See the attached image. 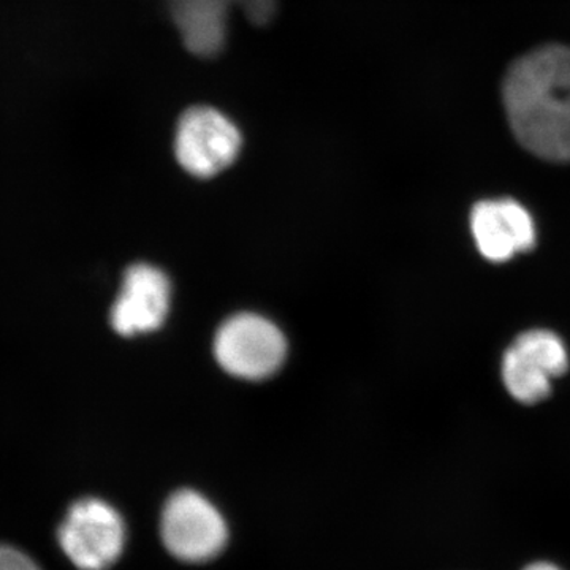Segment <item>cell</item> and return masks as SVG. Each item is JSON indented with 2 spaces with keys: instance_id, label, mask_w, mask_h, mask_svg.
<instances>
[{
  "instance_id": "cell-1",
  "label": "cell",
  "mask_w": 570,
  "mask_h": 570,
  "mask_svg": "<svg viewBox=\"0 0 570 570\" xmlns=\"http://www.w3.org/2000/svg\"><path fill=\"white\" fill-rule=\"evenodd\" d=\"M505 112L528 151L570 163V48L549 45L510 67L502 86Z\"/></svg>"
},
{
  "instance_id": "cell-2",
  "label": "cell",
  "mask_w": 570,
  "mask_h": 570,
  "mask_svg": "<svg viewBox=\"0 0 570 570\" xmlns=\"http://www.w3.org/2000/svg\"><path fill=\"white\" fill-rule=\"evenodd\" d=\"M58 535L63 553L78 569L107 570L121 557L127 530L111 504L85 498L71 505Z\"/></svg>"
},
{
  "instance_id": "cell-3",
  "label": "cell",
  "mask_w": 570,
  "mask_h": 570,
  "mask_svg": "<svg viewBox=\"0 0 570 570\" xmlns=\"http://www.w3.org/2000/svg\"><path fill=\"white\" fill-rule=\"evenodd\" d=\"M164 546L178 560H213L227 546L228 528L219 509L194 490H179L165 502L160 515Z\"/></svg>"
},
{
  "instance_id": "cell-4",
  "label": "cell",
  "mask_w": 570,
  "mask_h": 570,
  "mask_svg": "<svg viewBox=\"0 0 570 570\" xmlns=\"http://www.w3.org/2000/svg\"><path fill=\"white\" fill-rule=\"evenodd\" d=\"M287 354V343L275 324L255 314L228 318L214 340L217 363L235 377L261 381L275 374Z\"/></svg>"
},
{
  "instance_id": "cell-5",
  "label": "cell",
  "mask_w": 570,
  "mask_h": 570,
  "mask_svg": "<svg viewBox=\"0 0 570 570\" xmlns=\"http://www.w3.org/2000/svg\"><path fill=\"white\" fill-rule=\"evenodd\" d=\"M242 145L236 124L206 105L184 111L176 127V159L187 174L197 178H212L230 167Z\"/></svg>"
},
{
  "instance_id": "cell-6",
  "label": "cell",
  "mask_w": 570,
  "mask_h": 570,
  "mask_svg": "<svg viewBox=\"0 0 570 570\" xmlns=\"http://www.w3.org/2000/svg\"><path fill=\"white\" fill-rule=\"evenodd\" d=\"M569 370V354L561 337L549 330H531L517 337L502 358V381L510 395L535 404L551 393L553 379Z\"/></svg>"
},
{
  "instance_id": "cell-7",
  "label": "cell",
  "mask_w": 570,
  "mask_h": 570,
  "mask_svg": "<svg viewBox=\"0 0 570 570\" xmlns=\"http://www.w3.org/2000/svg\"><path fill=\"white\" fill-rule=\"evenodd\" d=\"M243 10L253 24L265 26L275 18L277 0H171L170 14L187 51L214 58L227 43L228 17Z\"/></svg>"
},
{
  "instance_id": "cell-8",
  "label": "cell",
  "mask_w": 570,
  "mask_h": 570,
  "mask_svg": "<svg viewBox=\"0 0 570 570\" xmlns=\"http://www.w3.org/2000/svg\"><path fill=\"white\" fill-rule=\"evenodd\" d=\"M170 281L156 266H130L112 305V330L118 335L130 337L159 328L170 309Z\"/></svg>"
},
{
  "instance_id": "cell-9",
  "label": "cell",
  "mask_w": 570,
  "mask_h": 570,
  "mask_svg": "<svg viewBox=\"0 0 570 570\" xmlns=\"http://www.w3.org/2000/svg\"><path fill=\"white\" fill-rule=\"evenodd\" d=\"M471 227L480 254L494 264L528 253L535 245L530 212L510 198L480 202L472 209Z\"/></svg>"
},
{
  "instance_id": "cell-10",
  "label": "cell",
  "mask_w": 570,
  "mask_h": 570,
  "mask_svg": "<svg viewBox=\"0 0 570 570\" xmlns=\"http://www.w3.org/2000/svg\"><path fill=\"white\" fill-rule=\"evenodd\" d=\"M0 570H40L22 551L9 546H0Z\"/></svg>"
},
{
  "instance_id": "cell-11",
  "label": "cell",
  "mask_w": 570,
  "mask_h": 570,
  "mask_svg": "<svg viewBox=\"0 0 570 570\" xmlns=\"http://www.w3.org/2000/svg\"><path fill=\"white\" fill-rule=\"evenodd\" d=\"M524 570H562L558 566L551 564V562H534V564L528 566Z\"/></svg>"
}]
</instances>
